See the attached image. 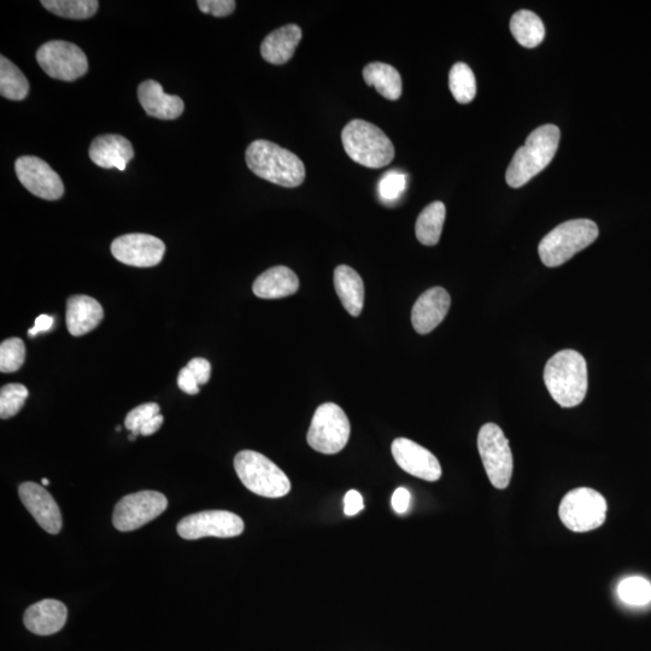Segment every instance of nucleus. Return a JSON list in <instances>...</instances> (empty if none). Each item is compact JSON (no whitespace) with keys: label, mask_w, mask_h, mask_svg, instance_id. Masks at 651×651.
I'll return each instance as SVG.
<instances>
[{"label":"nucleus","mask_w":651,"mask_h":651,"mask_svg":"<svg viewBox=\"0 0 651 651\" xmlns=\"http://www.w3.org/2000/svg\"><path fill=\"white\" fill-rule=\"evenodd\" d=\"M598 234L600 231L594 221L578 219L563 222L539 243V257L547 267H560L594 243Z\"/></svg>","instance_id":"39448f33"},{"label":"nucleus","mask_w":651,"mask_h":651,"mask_svg":"<svg viewBox=\"0 0 651 651\" xmlns=\"http://www.w3.org/2000/svg\"><path fill=\"white\" fill-rule=\"evenodd\" d=\"M478 450L489 480L496 489L508 488L513 475V454L500 426L486 424L478 434Z\"/></svg>","instance_id":"1a4fd4ad"},{"label":"nucleus","mask_w":651,"mask_h":651,"mask_svg":"<svg viewBox=\"0 0 651 651\" xmlns=\"http://www.w3.org/2000/svg\"><path fill=\"white\" fill-rule=\"evenodd\" d=\"M166 245L150 234L132 233L116 238L111 244V254L127 266L149 268L160 265Z\"/></svg>","instance_id":"4468645a"},{"label":"nucleus","mask_w":651,"mask_h":651,"mask_svg":"<svg viewBox=\"0 0 651 651\" xmlns=\"http://www.w3.org/2000/svg\"><path fill=\"white\" fill-rule=\"evenodd\" d=\"M412 501V495L407 489L398 488L391 498L392 508L397 514H406Z\"/></svg>","instance_id":"ea45409f"},{"label":"nucleus","mask_w":651,"mask_h":651,"mask_svg":"<svg viewBox=\"0 0 651 651\" xmlns=\"http://www.w3.org/2000/svg\"><path fill=\"white\" fill-rule=\"evenodd\" d=\"M41 5L50 13L70 20L91 19L99 8L97 0H43Z\"/></svg>","instance_id":"c85d7f7f"},{"label":"nucleus","mask_w":651,"mask_h":651,"mask_svg":"<svg viewBox=\"0 0 651 651\" xmlns=\"http://www.w3.org/2000/svg\"><path fill=\"white\" fill-rule=\"evenodd\" d=\"M167 507V497L161 492L140 491L117 502L113 524L121 532L138 530L160 516Z\"/></svg>","instance_id":"9b49d317"},{"label":"nucleus","mask_w":651,"mask_h":651,"mask_svg":"<svg viewBox=\"0 0 651 651\" xmlns=\"http://www.w3.org/2000/svg\"><path fill=\"white\" fill-rule=\"evenodd\" d=\"M447 209L442 202H434L421 211L415 225L416 238L421 244L433 246L441 239Z\"/></svg>","instance_id":"bb28decb"},{"label":"nucleus","mask_w":651,"mask_h":651,"mask_svg":"<svg viewBox=\"0 0 651 651\" xmlns=\"http://www.w3.org/2000/svg\"><path fill=\"white\" fill-rule=\"evenodd\" d=\"M178 385L187 395H197L199 392L198 381L187 367L181 369L178 377Z\"/></svg>","instance_id":"58836bf2"},{"label":"nucleus","mask_w":651,"mask_h":651,"mask_svg":"<svg viewBox=\"0 0 651 651\" xmlns=\"http://www.w3.org/2000/svg\"><path fill=\"white\" fill-rule=\"evenodd\" d=\"M138 99L146 114L156 119L175 120L184 113L183 99L164 93L160 82L155 80H146L139 85Z\"/></svg>","instance_id":"6ab92c4d"},{"label":"nucleus","mask_w":651,"mask_h":651,"mask_svg":"<svg viewBox=\"0 0 651 651\" xmlns=\"http://www.w3.org/2000/svg\"><path fill=\"white\" fill-rule=\"evenodd\" d=\"M29 84L25 75L7 57H0V95L20 102L28 96Z\"/></svg>","instance_id":"cd10ccee"},{"label":"nucleus","mask_w":651,"mask_h":651,"mask_svg":"<svg viewBox=\"0 0 651 651\" xmlns=\"http://www.w3.org/2000/svg\"><path fill=\"white\" fill-rule=\"evenodd\" d=\"M28 390L22 384H8L0 391V418H13L25 406Z\"/></svg>","instance_id":"2f4dec72"},{"label":"nucleus","mask_w":651,"mask_h":651,"mask_svg":"<svg viewBox=\"0 0 651 651\" xmlns=\"http://www.w3.org/2000/svg\"><path fill=\"white\" fill-rule=\"evenodd\" d=\"M163 420L164 418L161 414L154 416V418L146 422V424L140 428V436L148 437L151 436V434L156 433L160 430Z\"/></svg>","instance_id":"79ce46f5"},{"label":"nucleus","mask_w":651,"mask_h":651,"mask_svg":"<svg viewBox=\"0 0 651 651\" xmlns=\"http://www.w3.org/2000/svg\"><path fill=\"white\" fill-rule=\"evenodd\" d=\"M560 129L544 125L533 131L524 146L515 152L507 169V184L513 189L526 185L549 166L559 149Z\"/></svg>","instance_id":"7ed1b4c3"},{"label":"nucleus","mask_w":651,"mask_h":651,"mask_svg":"<svg viewBox=\"0 0 651 651\" xmlns=\"http://www.w3.org/2000/svg\"><path fill=\"white\" fill-rule=\"evenodd\" d=\"M618 594L630 606H645L651 601V584L642 577L626 578L619 584Z\"/></svg>","instance_id":"7c9ffc66"},{"label":"nucleus","mask_w":651,"mask_h":651,"mask_svg":"<svg viewBox=\"0 0 651 651\" xmlns=\"http://www.w3.org/2000/svg\"><path fill=\"white\" fill-rule=\"evenodd\" d=\"M510 31L524 48H537L545 37L544 23L539 16L529 10H520L510 20Z\"/></svg>","instance_id":"a878e982"},{"label":"nucleus","mask_w":651,"mask_h":651,"mask_svg":"<svg viewBox=\"0 0 651 651\" xmlns=\"http://www.w3.org/2000/svg\"><path fill=\"white\" fill-rule=\"evenodd\" d=\"M302 40V29L286 25L268 34L261 45V55L268 63L281 66L291 60Z\"/></svg>","instance_id":"4be33fe9"},{"label":"nucleus","mask_w":651,"mask_h":651,"mask_svg":"<svg viewBox=\"0 0 651 651\" xmlns=\"http://www.w3.org/2000/svg\"><path fill=\"white\" fill-rule=\"evenodd\" d=\"M365 508L363 497L359 491L350 490L344 497V513L346 516L359 514Z\"/></svg>","instance_id":"4c0bfd02"},{"label":"nucleus","mask_w":651,"mask_h":651,"mask_svg":"<svg viewBox=\"0 0 651 651\" xmlns=\"http://www.w3.org/2000/svg\"><path fill=\"white\" fill-rule=\"evenodd\" d=\"M544 383L554 401L562 408H573L584 401L588 392V366L576 350H562L547 362Z\"/></svg>","instance_id":"f257e3e1"},{"label":"nucleus","mask_w":651,"mask_h":651,"mask_svg":"<svg viewBox=\"0 0 651 651\" xmlns=\"http://www.w3.org/2000/svg\"><path fill=\"white\" fill-rule=\"evenodd\" d=\"M161 408L157 403H145L142 406L134 408L126 416L125 427L131 433L140 436V428H142L146 422L154 418V416L160 414Z\"/></svg>","instance_id":"f704fd0d"},{"label":"nucleus","mask_w":651,"mask_h":651,"mask_svg":"<svg viewBox=\"0 0 651 651\" xmlns=\"http://www.w3.org/2000/svg\"><path fill=\"white\" fill-rule=\"evenodd\" d=\"M608 504L600 492L589 489H574L562 498L559 515L568 530L577 533L598 529L607 518Z\"/></svg>","instance_id":"0eeeda50"},{"label":"nucleus","mask_w":651,"mask_h":651,"mask_svg":"<svg viewBox=\"0 0 651 651\" xmlns=\"http://www.w3.org/2000/svg\"><path fill=\"white\" fill-rule=\"evenodd\" d=\"M234 468L245 488L267 498L284 497L291 491L290 479L265 455L243 450L234 459Z\"/></svg>","instance_id":"423d86ee"},{"label":"nucleus","mask_w":651,"mask_h":651,"mask_svg":"<svg viewBox=\"0 0 651 651\" xmlns=\"http://www.w3.org/2000/svg\"><path fill=\"white\" fill-rule=\"evenodd\" d=\"M134 157L131 142L119 134H104L93 140L90 146V158L98 167L119 169L125 172L127 164Z\"/></svg>","instance_id":"a211bd4d"},{"label":"nucleus","mask_w":651,"mask_h":651,"mask_svg":"<svg viewBox=\"0 0 651 651\" xmlns=\"http://www.w3.org/2000/svg\"><path fill=\"white\" fill-rule=\"evenodd\" d=\"M449 87L457 102L471 103L477 95V81L466 63H456L449 73Z\"/></svg>","instance_id":"c756f323"},{"label":"nucleus","mask_w":651,"mask_h":651,"mask_svg":"<svg viewBox=\"0 0 651 651\" xmlns=\"http://www.w3.org/2000/svg\"><path fill=\"white\" fill-rule=\"evenodd\" d=\"M17 178L34 196L57 201L64 195L63 181L49 163L39 157L23 156L15 163Z\"/></svg>","instance_id":"ddd939ff"},{"label":"nucleus","mask_w":651,"mask_h":651,"mask_svg":"<svg viewBox=\"0 0 651 651\" xmlns=\"http://www.w3.org/2000/svg\"><path fill=\"white\" fill-rule=\"evenodd\" d=\"M37 61L50 78L74 81L89 70V61L79 46L68 41L54 40L40 46Z\"/></svg>","instance_id":"9d476101"},{"label":"nucleus","mask_w":651,"mask_h":651,"mask_svg":"<svg viewBox=\"0 0 651 651\" xmlns=\"http://www.w3.org/2000/svg\"><path fill=\"white\" fill-rule=\"evenodd\" d=\"M104 318V310L97 299L76 295L68 299L66 322L74 337L85 336L95 330Z\"/></svg>","instance_id":"412c9836"},{"label":"nucleus","mask_w":651,"mask_h":651,"mask_svg":"<svg viewBox=\"0 0 651 651\" xmlns=\"http://www.w3.org/2000/svg\"><path fill=\"white\" fill-rule=\"evenodd\" d=\"M41 483H43L44 486H49L50 484L48 479L41 480Z\"/></svg>","instance_id":"c03bdc74"},{"label":"nucleus","mask_w":651,"mask_h":651,"mask_svg":"<svg viewBox=\"0 0 651 651\" xmlns=\"http://www.w3.org/2000/svg\"><path fill=\"white\" fill-rule=\"evenodd\" d=\"M54 318L52 316L41 314L38 316L37 320L34 322L33 328L28 331L29 337H35L41 332H49L52 327H54Z\"/></svg>","instance_id":"a19ab883"},{"label":"nucleus","mask_w":651,"mask_h":651,"mask_svg":"<svg viewBox=\"0 0 651 651\" xmlns=\"http://www.w3.org/2000/svg\"><path fill=\"white\" fill-rule=\"evenodd\" d=\"M197 5L202 13L215 17L230 16L237 7L234 0H199Z\"/></svg>","instance_id":"c9c22d12"},{"label":"nucleus","mask_w":651,"mask_h":651,"mask_svg":"<svg viewBox=\"0 0 651 651\" xmlns=\"http://www.w3.org/2000/svg\"><path fill=\"white\" fill-rule=\"evenodd\" d=\"M26 359V346L20 338L4 340L0 345V372L15 373Z\"/></svg>","instance_id":"473e14b6"},{"label":"nucleus","mask_w":651,"mask_h":651,"mask_svg":"<svg viewBox=\"0 0 651 651\" xmlns=\"http://www.w3.org/2000/svg\"><path fill=\"white\" fill-rule=\"evenodd\" d=\"M244 521L227 510H205L186 516L178 524V533L187 541L204 537L232 538L242 535Z\"/></svg>","instance_id":"f8f14e48"},{"label":"nucleus","mask_w":651,"mask_h":651,"mask_svg":"<svg viewBox=\"0 0 651 651\" xmlns=\"http://www.w3.org/2000/svg\"><path fill=\"white\" fill-rule=\"evenodd\" d=\"M136 438H137V436H136V434H134V433H131V434H129V436H128L129 441H136Z\"/></svg>","instance_id":"37998d69"},{"label":"nucleus","mask_w":651,"mask_h":651,"mask_svg":"<svg viewBox=\"0 0 651 651\" xmlns=\"http://www.w3.org/2000/svg\"><path fill=\"white\" fill-rule=\"evenodd\" d=\"M342 143L351 160L363 167L383 168L395 158V146L390 138L365 120L350 121L343 129Z\"/></svg>","instance_id":"20e7f679"},{"label":"nucleus","mask_w":651,"mask_h":651,"mask_svg":"<svg viewBox=\"0 0 651 651\" xmlns=\"http://www.w3.org/2000/svg\"><path fill=\"white\" fill-rule=\"evenodd\" d=\"M407 174L400 170H391L381 178L378 190L381 201L392 204L398 201L407 189Z\"/></svg>","instance_id":"72a5a7b5"},{"label":"nucleus","mask_w":651,"mask_h":651,"mask_svg":"<svg viewBox=\"0 0 651 651\" xmlns=\"http://www.w3.org/2000/svg\"><path fill=\"white\" fill-rule=\"evenodd\" d=\"M67 617V607L62 602L44 600L27 609L23 623L34 635L50 636L63 629Z\"/></svg>","instance_id":"aec40b11"},{"label":"nucleus","mask_w":651,"mask_h":651,"mask_svg":"<svg viewBox=\"0 0 651 651\" xmlns=\"http://www.w3.org/2000/svg\"><path fill=\"white\" fill-rule=\"evenodd\" d=\"M451 298L443 287H433L422 293L412 310V324L419 334H427L441 325L447 316Z\"/></svg>","instance_id":"f3484780"},{"label":"nucleus","mask_w":651,"mask_h":651,"mask_svg":"<svg viewBox=\"0 0 651 651\" xmlns=\"http://www.w3.org/2000/svg\"><path fill=\"white\" fill-rule=\"evenodd\" d=\"M251 172L275 185L301 186L306 180V167L299 157L268 140H255L245 152Z\"/></svg>","instance_id":"f03ea898"},{"label":"nucleus","mask_w":651,"mask_h":651,"mask_svg":"<svg viewBox=\"0 0 651 651\" xmlns=\"http://www.w3.org/2000/svg\"><path fill=\"white\" fill-rule=\"evenodd\" d=\"M334 287L340 302L351 316H360L365 304V284L360 274L349 266H339L334 271Z\"/></svg>","instance_id":"b1692460"},{"label":"nucleus","mask_w":651,"mask_h":651,"mask_svg":"<svg viewBox=\"0 0 651 651\" xmlns=\"http://www.w3.org/2000/svg\"><path fill=\"white\" fill-rule=\"evenodd\" d=\"M363 79L368 86H374L381 96L397 101L402 96L403 84L400 73L390 64L374 62L363 69Z\"/></svg>","instance_id":"393cba45"},{"label":"nucleus","mask_w":651,"mask_h":651,"mask_svg":"<svg viewBox=\"0 0 651 651\" xmlns=\"http://www.w3.org/2000/svg\"><path fill=\"white\" fill-rule=\"evenodd\" d=\"M187 368H189L193 375H195L199 385L208 383L211 374L209 361L197 357V359H193L189 362Z\"/></svg>","instance_id":"e433bc0d"},{"label":"nucleus","mask_w":651,"mask_h":651,"mask_svg":"<svg viewBox=\"0 0 651 651\" xmlns=\"http://www.w3.org/2000/svg\"><path fill=\"white\" fill-rule=\"evenodd\" d=\"M392 455L404 472L413 477L437 482L442 477V467L430 450L407 438H397L391 447Z\"/></svg>","instance_id":"2eb2a0df"},{"label":"nucleus","mask_w":651,"mask_h":651,"mask_svg":"<svg viewBox=\"0 0 651 651\" xmlns=\"http://www.w3.org/2000/svg\"><path fill=\"white\" fill-rule=\"evenodd\" d=\"M350 421L344 410L334 403L322 404L313 416L308 444L321 454L340 453L349 442Z\"/></svg>","instance_id":"6e6552de"},{"label":"nucleus","mask_w":651,"mask_h":651,"mask_svg":"<svg viewBox=\"0 0 651 651\" xmlns=\"http://www.w3.org/2000/svg\"><path fill=\"white\" fill-rule=\"evenodd\" d=\"M299 289V280L292 269L277 266L268 269L255 280L252 291L258 298L279 299L293 295Z\"/></svg>","instance_id":"5701e85b"},{"label":"nucleus","mask_w":651,"mask_h":651,"mask_svg":"<svg viewBox=\"0 0 651 651\" xmlns=\"http://www.w3.org/2000/svg\"><path fill=\"white\" fill-rule=\"evenodd\" d=\"M23 506L28 509L41 529L51 535H57L62 530V515L60 507L43 486L32 482L23 483L19 489Z\"/></svg>","instance_id":"dca6fc26"}]
</instances>
